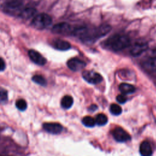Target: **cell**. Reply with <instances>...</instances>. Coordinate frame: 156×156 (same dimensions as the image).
<instances>
[{
  "label": "cell",
  "mask_w": 156,
  "mask_h": 156,
  "mask_svg": "<svg viewBox=\"0 0 156 156\" xmlns=\"http://www.w3.org/2000/svg\"><path fill=\"white\" fill-rule=\"evenodd\" d=\"M110 47L115 51H118L127 48L130 43L128 37L124 35H117L113 36L109 40Z\"/></svg>",
  "instance_id": "cell-1"
},
{
  "label": "cell",
  "mask_w": 156,
  "mask_h": 156,
  "mask_svg": "<svg viewBox=\"0 0 156 156\" xmlns=\"http://www.w3.org/2000/svg\"><path fill=\"white\" fill-rule=\"evenodd\" d=\"M52 23L51 17L46 13H40L34 18L32 21V26L39 30H42L48 27Z\"/></svg>",
  "instance_id": "cell-2"
},
{
  "label": "cell",
  "mask_w": 156,
  "mask_h": 156,
  "mask_svg": "<svg viewBox=\"0 0 156 156\" xmlns=\"http://www.w3.org/2000/svg\"><path fill=\"white\" fill-rule=\"evenodd\" d=\"M83 78L88 83L96 84L101 82L102 77L99 73L93 71H84L82 73Z\"/></svg>",
  "instance_id": "cell-3"
},
{
  "label": "cell",
  "mask_w": 156,
  "mask_h": 156,
  "mask_svg": "<svg viewBox=\"0 0 156 156\" xmlns=\"http://www.w3.org/2000/svg\"><path fill=\"white\" fill-rule=\"evenodd\" d=\"M148 48V44L145 41H138L135 43V44L132 46L130 52L132 56L137 57L141 55L143 52H144Z\"/></svg>",
  "instance_id": "cell-4"
},
{
  "label": "cell",
  "mask_w": 156,
  "mask_h": 156,
  "mask_svg": "<svg viewBox=\"0 0 156 156\" xmlns=\"http://www.w3.org/2000/svg\"><path fill=\"white\" fill-rule=\"evenodd\" d=\"M112 135L114 138L119 142H125L130 140V135L121 127L115 128L112 132Z\"/></svg>",
  "instance_id": "cell-5"
},
{
  "label": "cell",
  "mask_w": 156,
  "mask_h": 156,
  "mask_svg": "<svg viewBox=\"0 0 156 156\" xmlns=\"http://www.w3.org/2000/svg\"><path fill=\"white\" fill-rule=\"evenodd\" d=\"M52 31L55 34L65 35L72 32V29L71 26L68 23H60L53 26Z\"/></svg>",
  "instance_id": "cell-6"
},
{
  "label": "cell",
  "mask_w": 156,
  "mask_h": 156,
  "mask_svg": "<svg viewBox=\"0 0 156 156\" xmlns=\"http://www.w3.org/2000/svg\"><path fill=\"white\" fill-rule=\"evenodd\" d=\"M43 127L46 132L52 134H58L63 130L62 126L57 122H45L43 124Z\"/></svg>",
  "instance_id": "cell-7"
},
{
  "label": "cell",
  "mask_w": 156,
  "mask_h": 156,
  "mask_svg": "<svg viewBox=\"0 0 156 156\" xmlns=\"http://www.w3.org/2000/svg\"><path fill=\"white\" fill-rule=\"evenodd\" d=\"M67 66L70 69L74 71H77L83 69L86 66V63L83 60L77 58H73L68 61Z\"/></svg>",
  "instance_id": "cell-8"
},
{
  "label": "cell",
  "mask_w": 156,
  "mask_h": 156,
  "mask_svg": "<svg viewBox=\"0 0 156 156\" xmlns=\"http://www.w3.org/2000/svg\"><path fill=\"white\" fill-rule=\"evenodd\" d=\"M28 55L30 60L37 65H44L46 62V58L36 51L32 49L29 51Z\"/></svg>",
  "instance_id": "cell-9"
},
{
  "label": "cell",
  "mask_w": 156,
  "mask_h": 156,
  "mask_svg": "<svg viewBox=\"0 0 156 156\" xmlns=\"http://www.w3.org/2000/svg\"><path fill=\"white\" fill-rule=\"evenodd\" d=\"M142 66L149 72L156 71V57L146 58L142 62Z\"/></svg>",
  "instance_id": "cell-10"
},
{
  "label": "cell",
  "mask_w": 156,
  "mask_h": 156,
  "mask_svg": "<svg viewBox=\"0 0 156 156\" xmlns=\"http://www.w3.org/2000/svg\"><path fill=\"white\" fill-rule=\"evenodd\" d=\"M140 152L142 155L149 156L152 154V147L149 142L144 141H143L140 146Z\"/></svg>",
  "instance_id": "cell-11"
},
{
  "label": "cell",
  "mask_w": 156,
  "mask_h": 156,
  "mask_svg": "<svg viewBox=\"0 0 156 156\" xmlns=\"http://www.w3.org/2000/svg\"><path fill=\"white\" fill-rule=\"evenodd\" d=\"M119 90L122 94H128L134 93L135 91V87L129 83H122L119 85Z\"/></svg>",
  "instance_id": "cell-12"
},
{
  "label": "cell",
  "mask_w": 156,
  "mask_h": 156,
  "mask_svg": "<svg viewBox=\"0 0 156 156\" xmlns=\"http://www.w3.org/2000/svg\"><path fill=\"white\" fill-rule=\"evenodd\" d=\"M36 10L34 8L29 7L23 9L20 12L19 16L23 19H29L35 15L36 13Z\"/></svg>",
  "instance_id": "cell-13"
},
{
  "label": "cell",
  "mask_w": 156,
  "mask_h": 156,
  "mask_svg": "<svg viewBox=\"0 0 156 156\" xmlns=\"http://www.w3.org/2000/svg\"><path fill=\"white\" fill-rule=\"evenodd\" d=\"M54 47L60 51H66L70 48L69 43L62 40H57L54 42Z\"/></svg>",
  "instance_id": "cell-14"
},
{
  "label": "cell",
  "mask_w": 156,
  "mask_h": 156,
  "mask_svg": "<svg viewBox=\"0 0 156 156\" xmlns=\"http://www.w3.org/2000/svg\"><path fill=\"white\" fill-rule=\"evenodd\" d=\"M111 30V27L108 25H102L99 28L96 30L95 37H101L105 35H106L110 30Z\"/></svg>",
  "instance_id": "cell-15"
},
{
  "label": "cell",
  "mask_w": 156,
  "mask_h": 156,
  "mask_svg": "<svg viewBox=\"0 0 156 156\" xmlns=\"http://www.w3.org/2000/svg\"><path fill=\"white\" fill-rule=\"evenodd\" d=\"M73 104V99L71 96L66 95L61 100V105L63 108H69Z\"/></svg>",
  "instance_id": "cell-16"
},
{
  "label": "cell",
  "mask_w": 156,
  "mask_h": 156,
  "mask_svg": "<svg viewBox=\"0 0 156 156\" xmlns=\"http://www.w3.org/2000/svg\"><path fill=\"white\" fill-rule=\"evenodd\" d=\"M107 117L106 116V115L102 113L98 114L95 118L96 124H97L98 126H104L107 124Z\"/></svg>",
  "instance_id": "cell-17"
},
{
  "label": "cell",
  "mask_w": 156,
  "mask_h": 156,
  "mask_svg": "<svg viewBox=\"0 0 156 156\" xmlns=\"http://www.w3.org/2000/svg\"><path fill=\"white\" fill-rule=\"evenodd\" d=\"M82 123L84 126H85L86 127H93L95 124V119H94L93 118H92L91 116H85L83 119H82Z\"/></svg>",
  "instance_id": "cell-18"
},
{
  "label": "cell",
  "mask_w": 156,
  "mask_h": 156,
  "mask_svg": "<svg viewBox=\"0 0 156 156\" xmlns=\"http://www.w3.org/2000/svg\"><path fill=\"white\" fill-rule=\"evenodd\" d=\"M110 111L111 113L114 115H119L122 112V108L119 105L116 104H112L110 106Z\"/></svg>",
  "instance_id": "cell-19"
},
{
  "label": "cell",
  "mask_w": 156,
  "mask_h": 156,
  "mask_svg": "<svg viewBox=\"0 0 156 156\" xmlns=\"http://www.w3.org/2000/svg\"><path fill=\"white\" fill-rule=\"evenodd\" d=\"M32 80L36 83L42 86H44L46 85V79L41 75H35L32 77Z\"/></svg>",
  "instance_id": "cell-20"
},
{
  "label": "cell",
  "mask_w": 156,
  "mask_h": 156,
  "mask_svg": "<svg viewBox=\"0 0 156 156\" xmlns=\"http://www.w3.org/2000/svg\"><path fill=\"white\" fill-rule=\"evenodd\" d=\"M15 105H16V107H17V108L21 111H24L27 108L26 102L24 99H22L17 100L16 101Z\"/></svg>",
  "instance_id": "cell-21"
},
{
  "label": "cell",
  "mask_w": 156,
  "mask_h": 156,
  "mask_svg": "<svg viewBox=\"0 0 156 156\" xmlns=\"http://www.w3.org/2000/svg\"><path fill=\"white\" fill-rule=\"evenodd\" d=\"M8 99L7 91L2 88H0V103L5 102Z\"/></svg>",
  "instance_id": "cell-22"
},
{
  "label": "cell",
  "mask_w": 156,
  "mask_h": 156,
  "mask_svg": "<svg viewBox=\"0 0 156 156\" xmlns=\"http://www.w3.org/2000/svg\"><path fill=\"white\" fill-rule=\"evenodd\" d=\"M116 101L121 104H124L127 101V98L124 96V94H119L116 96Z\"/></svg>",
  "instance_id": "cell-23"
},
{
  "label": "cell",
  "mask_w": 156,
  "mask_h": 156,
  "mask_svg": "<svg viewBox=\"0 0 156 156\" xmlns=\"http://www.w3.org/2000/svg\"><path fill=\"white\" fill-rule=\"evenodd\" d=\"M5 64L4 60L2 58H0V71H3L5 69Z\"/></svg>",
  "instance_id": "cell-24"
},
{
  "label": "cell",
  "mask_w": 156,
  "mask_h": 156,
  "mask_svg": "<svg viewBox=\"0 0 156 156\" xmlns=\"http://www.w3.org/2000/svg\"><path fill=\"white\" fill-rule=\"evenodd\" d=\"M97 108H98V106H97L96 105H95V104H93V105H90V108H89L90 110L91 111V112L95 111Z\"/></svg>",
  "instance_id": "cell-25"
}]
</instances>
